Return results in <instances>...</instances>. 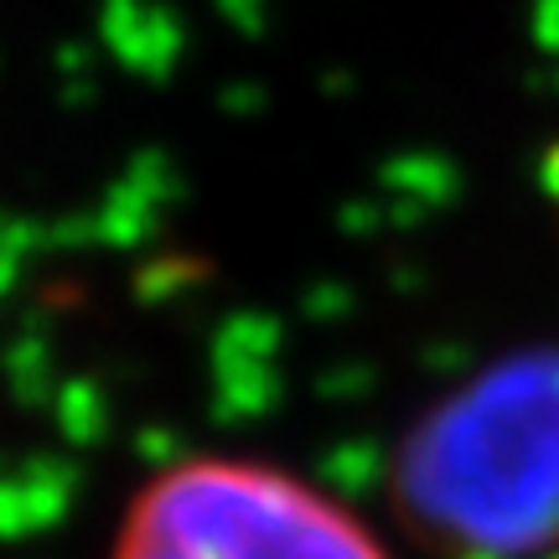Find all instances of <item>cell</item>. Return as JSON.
Returning a JSON list of instances; mask_svg holds the SVG:
<instances>
[{"instance_id":"2","label":"cell","mask_w":559,"mask_h":559,"mask_svg":"<svg viewBox=\"0 0 559 559\" xmlns=\"http://www.w3.org/2000/svg\"><path fill=\"white\" fill-rule=\"evenodd\" d=\"M104 559H394V549L311 477L213 451L140 481Z\"/></svg>"},{"instance_id":"1","label":"cell","mask_w":559,"mask_h":559,"mask_svg":"<svg viewBox=\"0 0 559 559\" xmlns=\"http://www.w3.org/2000/svg\"><path fill=\"white\" fill-rule=\"evenodd\" d=\"M389 498L445 559L559 555V347L477 368L409 425Z\"/></svg>"},{"instance_id":"3","label":"cell","mask_w":559,"mask_h":559,"mask_svg":"<svg viewBox=\"0 0 559 559\" xmlns=\"http://www.w3.org/2000/svg\"><path fill=\"white\" fill-rule=\"evenodd\" d=\"M555 559H559V555H555Z\"/></svg>"}]
</instances>
